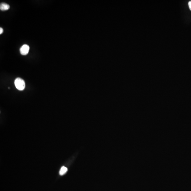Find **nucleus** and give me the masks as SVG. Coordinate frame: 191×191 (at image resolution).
I'll return each instance as SVG.
<instances>
[{
    "instance_id": "nucleus-1",
    "label": "nucleus",
    "mask_w": 191,
    "mask_h": 191,
    "mask_svg": "<svg viewBox=\"0 0 191 191\" xmlns=\"http://www.w3.org/2000/svg\"><path fill=\"white\" fill-rule=\"evenodd\" d=\"M15 85L17 89L20 91H22L25 88V83L24 80L17 78L14 81Z\"/></svg>"
},
{
    "instance_id": "nucleus-2",
    "label": "nucleus",
    "mask_w": 191,
    "mask_h": 191,
    "mask_svg": "<svg viewBox=\"0 0 191 191\" xmlns=\"http://www.w3.org/2000/svg\"><path fill=\"white\" fill-rule=\"evenodd\" d=\"M29 46L26 44L23 45L20 49L21 54L23 55H26L28 53L29 50Z\"/></svg>"
},
{
    "instance_id": "nucleus-3",
    "label": "nucleus",
    "mask_w": 191,
    "mask_h": 191,
    "mask_svg": "<svg viewBox=\"0 0 191 191\" xmlns=\"http://www.w3.org/2000/svg\"><path fill=\"white\" fill-rule=\"evenodd\" d=\"M9 5L6 3H2L0 5V9L2 11L8 10L10 8Z\"/></svg>"
},
{
    "instance_id": "nucleus-4",
    "label": "nucleus",
    "mask_w": 191,
    "mask_h": 191,
    "mask_svg": "<svg viewBox=\"0 0 191 191\" xmlns=\"http://www.w3.org/2000/svg\"><path fill=\"white\" fill-rule=\"evenodd\" d=\"M67 171H68V169L67 167H64V166H62L60 170L59 174L60 175H63L66 173Z\"/></svg>"
},
{
    "instance_id": "nucleus-5",
    "label": "nucleus",
    "mask_w": 191,
    "mask_h": 191,
    "mask_svg": "<svg viewBox=\"0 0 191 191\" xmlns=\"http://www.w3.org/2000/svg\"><path fill=\"white\" fill-rule=\"evenodd\" d=\"M188 6L189 9L191 11V1H190L188 3Z\"/></svg>"
},
{
    "instance_id": "nucleus-6",
    "label": "nucleus",
    "mask_w": 191,
    "mask_h": 191,
    "mask_svg": "<svg viewBox=\"0 0 191 191\" xmlns=\"http://www.w3.org/2000/svg\"><path fill=\"white\" fill-rule=\"evenodd\" d=\"M3 29L2 28L0 27V34H1L2 33H3Z\"/></svg>"
}]
</instances>
